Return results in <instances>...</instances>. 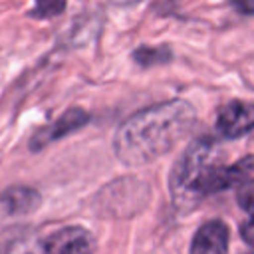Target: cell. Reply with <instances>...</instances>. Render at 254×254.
I'll return each instance as SVG.
<instances>
[{"instance_id":"8fae6325","label":"cell","mask_w":254,"mask_h":254,"mask_svg":"<svg viewBox=\"0 0 254 254\" xmlns=\"http://www.w3.org/2000/svg\"><path fill=\"white\" fill-rule=\"evenodd\" d=\"M240 234H242L244 242L250 244V246L254 248V218L248 220V222H244V224L240 226Z\"/></svg>"},{"instance_id":"5b68a950","label":"cell","mask_w":254,"mask_h":254,"mask_svg":"<svg viewBox=\"0 0 254 254\" xmlns=\"http://www.w3.org/2000/svg\"><path fill=\"white\" fill-rule=\"evenodd\" d=\"M228 252V226L222 220L204 222L190 244V254H226Z\"/></svg>"},{"instance_id":"277c9868","label":"cell","mask_w":254,"mask_h":254,"mask_svg":"<svg viewBox=\"0 0 254 254\" xmlns=\"http://www.w3.org/2000/svg\"><path fill=\"white\" fill-rule=\"evenodd\" d=\"M216 129L226 139H236L254 129V103L248 101H228L220 107L216 117Z\"/></svg>"},{"instance_id":"7c38bea8","label":"cell","mask_w":254,"mask_h":254,"mask_svg":"<svg viewBox=\"0 0 254 254\" xmlns=\"http://www.w3.org/2000/svg\"><path fill=\"white\" fill-rule=\"evenodd\" d=\"M232 6L244 14H254V0H238V2H232Z\"/></svg>"},{"instance_id":"8992f818","label":"cell","mask_w":254,"mask_h":254,"mask_svg":"<svg viewBox=\"0 0 254 254\" xmlns=\"http://www.w3.org/2000/svg\"><path fill=\"white\" fill-rule=\"evenodd\" d=\"M87 121H89V115H87L83 109H77V107H75V109L65 111L56 123H52L48 129L40 131V133L32 139V149H40V147L48 145L50 141H56V139H60V137H64V135H67V133L79 129V127L85 125Z\"/></svg>"},{"instance_id":"3957f363","label":"cell","mask_w":254,"mask_h":254,"mask_svg":"<svg viewBox=\"0 0 254 254\" xmlns=\"http://www.w3.org/2000/svg\"><path fill=\"white\" fill-rule=\"evenodd\" d=\"M42 248L46 254H93L95 238L81 226H65L50 234L42 242Z\"/></svg>"},{"instance_id":"ba28073f","label":"cell","mask_w":254,"mask_h":254,"mask_svg":"<svg viewBox=\"0 0 254 254\" xmlns=\"http://www.w3.org/2000/svg\"><path fill=\"white\" fill-rule=\"evenodd\" d=\"M135 62L143 67H149V65H157V64H165L169 62L173 56L167 48H151V46H141L135 50L133 54Z\"/></svg>"},{"instance_id":"30bf717a","label":"cell","mask_w":254,"mask_h":254,"mask_svg":"<svg viewBox=\"0 0 254 254\" xmlns=\"http://www.w3.org/2000/svg\"><path fill=\"white\" fill-rule=\"evenodd\" d=\"M64 8H65L64 2H40V4L34 6L30 16H34V18H50V16L60 14Z\"/></svg>"},{"instance_id":"9c48e42d","label":"cell","mask_w":254,"mask_h":254,"mask_svg":"<svg viewBox=\"0 0 254 254\" xmlns=\"http://www.w3.org/2000/svg\"><path fill=\"white\" fill-rule=\"evenodd\" d=\"M236 202L250 214H254V179L248 183H242L236 190Z\"/></svg>"},{"instance_id":"52a82bcc","label":"cell","mask_w":254,"mask_h":254,"mask_svg":"<svg viewBox=\"0 0 254 254\" xmlns=\"http://www.w3.org/2000/svg\"><path fill=\"white\" fill-rule=\"evenodd\" d=\"M40 204V194L28 187H14L0 194V206L8 214H26L36 210Z\"/></svg>"},{"instance_id":"6da1fadb","label":"cell","mask_w":254,"mask_h":254,"mask_svg":"<svg viewBox=\"0 0 254 254\" xmlns=\"http://www.w3.org/2000/svg\"><path fill=\"white\" fill-rule=\"evenodd\" d=\"M194 121L196 113L185 99H171L141 109L117 129L115 155L131 167L151 163L183 141Z\"/></svg>"},{"instance_id":"7a4b0ae2","label":"cell","mask_w":254,"mask_h":254,"mask_svg":"<svg viewBox=\"0 0 254 254\" xmlns=\"http://www.w3.org/2000/svg\"><path fill=\"white\" fill-rule=\"evenodd\" d=\"M252 175L254 157H246L234 165H222L216 161V141L202 135L194 139L175 163L171 196L181 210H189L208 194L252 181Z\"/></svg>"}]
</instances>
